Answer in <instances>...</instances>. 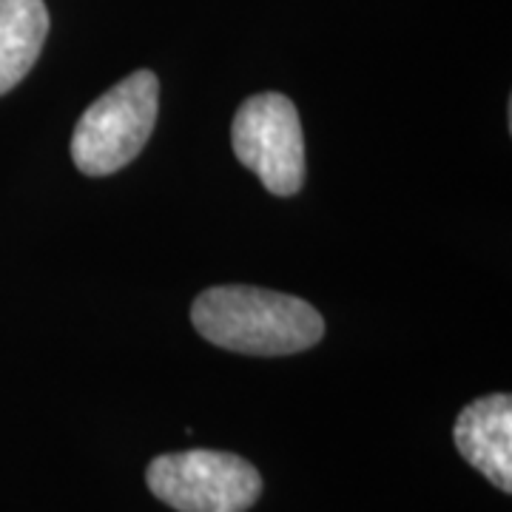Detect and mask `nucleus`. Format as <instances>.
I'll use <instances>...</instances> for the list:
<instances>
[{"label":"nucleus","instance_id":"39448f33","mask_svg":"<svg viewBox=\"0 0 512 512\" xmlns=\"http://www.w3.org/2000/svg\"><path fill=\"white\" fill-rule=\"evenodd\" d=\"M453 441L461 458L501 493H512V399L493 393L458 413Z\"/></svg>","mask_w":512,"mask_h":512},{"label":"nucleus","instance_id":"f03ea898","mask_svg":"<svg viewBox=\"0 0 512 512\" xmlns=\"http://www.w3.org/2000/svg\"><path fill=\"white\" fill-rule=\"evenodd\" d=\"M160 83L140 69L97 97L72 134V160L86 177H109L126 168L143 148L157 123Z\"/></svg>","mask_w":512,"mask_h":512},{"label":"nucleus","instance_id":"7ed1b4c3","mask_svg":"<svg viewBox=\"0 0 512 512\" xmlns=\"http://www.w3.org/2000/svg\"><path fill=\"white\" fill-rule=\"evenodd\" d=\"M148 490L177 512H245L262 495L251 461L222 450H183L157 456L146 470Z\"/></svg>","mask_w":512,"mask_h":512},{"label":"nucleus","instance_id":"423d86ee","mask_svg":"<svg viewBox=\"0 0 512 512\" xmlns=\"http://www.w3.org/2000/svg\"><path fill=\"white\" fill-rule=\"evenodd\" d=\"M49 35L43 0H0V94L12 92L40 57Z\"/></svg>","mask_w":512,"mask_h":512},{"label":"nucleus","instance_id":"f257e3e1","mask_svg":"<svg viewBox=\"0 0 512 512\" xmlns=\"http://www.w3.org/2000/svg\"><path fill=\"white\" fill-rule=\"evenodd\" d=\"M191 322L205 342L248 356H291L325 336V319L305 299L254 285L202 291Z\"/></svg>","mask_w":512,"mask_h":512},{"label":"nucleus","instance_id":"20e7f679","mask_svg":"<svg viewBox=\"0 0 512 512\" xmlns=\"http://www.w3.org/2000/svg\"><path fill=\"white\" fill-rule=\"evenodd\" d=\"M234 154L274 197H291L305 183V137L299 111L285 94L265 92L239 106L231 128Z\"/></svg>","mask_w":512,"mask_h":512}]
</instances>
